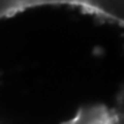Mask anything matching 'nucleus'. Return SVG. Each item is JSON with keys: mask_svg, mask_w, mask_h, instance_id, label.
I'll use <instances>...</instances> for the list:
<instances>
[{"mask_svg": "<svg viewBox=\"0 0 124 124\" xmlns=\"http://www.w3.org/2000/svg\"><path fill=\"white\" fill-rule=\"evenodd\" d=\"M62 124H122L120 113L105 105L82 107L70 120Z\"/></svg>", "mask_w": 124, "mask_h": 124, "instance_id": "nucleus-2", "label": "nucleus"}, {"mask_svg": "<svg viewBox=\"0 0 124 124\" xmlns=\"http://www.w3.org/2000/svg\"><path fill=\"white\" fill-rule=\"evenodd\" d=\"M74 5L102 17L123 23L124 0H0V20L41 5Z\"/></svg>", "mask_w": 124, "mask_h": 124, "instance_id": "nucleus-1", "label": "nucleus"}]
</instances>
